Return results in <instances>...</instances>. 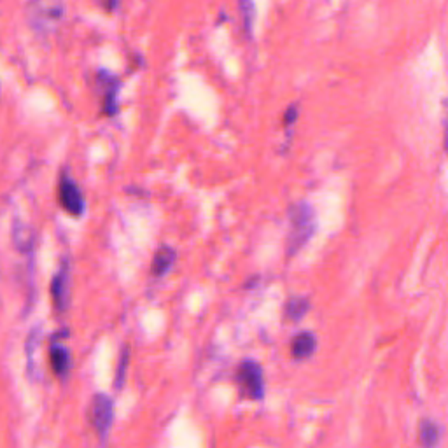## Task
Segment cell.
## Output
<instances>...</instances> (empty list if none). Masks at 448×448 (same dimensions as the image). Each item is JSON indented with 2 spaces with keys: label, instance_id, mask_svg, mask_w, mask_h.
I'll return each instance as SVG.
<instances>
[{
  "label": "cell",
  "instance_id": "1",
  "mask_svg": "<svg viewBox=\"0 0 448 448\" xmlns=\"http://www.w3.org/2000/svg\"><path fill=\"white\" fill-rule=\"evenodd\" d=\"M65 18V0H30L25 6V20L39 35L55 33Z\"/></svg>",
  "mask_w": 448,
  "mask_h": 448
},
{
  "label": "cell",
  "instance_id": "2",
  "mask_svg": "<svg viewBox=\"0 0 448 448\" xmlns=\"http://www.w3.org/2000/svg\"><path fill=\"white\" fill-rule=\"evenodd\" d=\"M315 231V215L308 203H294L289 208V235L287 256H294L305 247Z\"/></svg>",
  "mask_w": 448,
  "mask_h": 448
},
{
  "label": "cell",
  "instance_id": "3",
  "mask_svg": "<svg viewBox=\"0 0 448 448\" xmlns=\"http://www.w3.org/2000/svg\"><path fill=\"white\" fill-rule=\"evenodd\" d=\"M237 382L242 394L252 401H259L264 396V379L263 369L256 361H244L237 369Z\"/></svg>",
  "mask_w": 448,
  "mask_h": 448
},
{
  "label": "cell",
  "instance_id": "4",
  "mask_svg": "<svg viewBox=\"0 0 448 448\" xmlns=\"http://www.w3.org/2000/svg\"><path fill=\"white\" fill-rule=\"evenodd\" d=\"M114 420V403L109 396L95 394L89 403V422L100 439H106Z\"/></svg>",
  "mask_w": 448,
  "mask_h": 448
},
{
  "label": "cell",
  "instance_id": "5",
  "mask_svg": "<svg viewBox=\"0 0 448 448\" xmlns=\"http://www.w3.org/2000/svg\"><path fill=\"white\" fill-rule=\"evenodd\" d=\"M58 198H60V205L65 208V212H69L74 218H81L84 214V196L81 193L79 186L74 179H70L69 175L63 174L60 177V184H58Z\"/></svg>",
  "mask_w": 448,
  "mask_h": 448
},
{
  "label": "cell",
  "instance_id": "6",
  "mask_svg": "<svg viewBox=\"0 0 448 448\" xmlns=\"http://www.w3.org/2000/svg\"><path fill=\"white\" fill-rule=\"evenodd\" d=\"M69 264L63 263L51 280V296H53L55 308L58 312H65L67 303H69Z\"/></svg>",
  "mask_w": 448,
  "mask_h": 448
},
{
  "label": "cell",
  "instance_id": "7",
  "mask_svg": "<svg viewBox=\"0 0 448 448\" xmlns=\"http://www.w3.org/2000/svg\"><path fill=\"white\" fill-rule=\"evenodd\" d=\"M99 84L100 88H102V109H103V114L107 116H116V112H118L119 106H118V100H116V96H118V89H119V83L118 79H116L114 76L109 72H106V70H102V72L99 74Z\"/></svg>",
  "mask_w": 448,
  "mask_h": 448
},
{
  "label": "cell",
  "instance_id": "8",
  "mask_svg": "<svg viewBox=\"0 0 448 448\" xmlns=\"http://www.w3.org/2000/svg\"><path fill=\"white\" fill-rule=\"evenodd\" d=\"M317 349V340L315 336L308 331H303V333L296 335L291 342V356L296 361H303L308 359Z\"/></svg>",
  "mask_w": 448,
  "mask_h": 448
},
{
  "label": "cell",
  "instance_id": "9",
  "mask_svg": "<svg viewBox=\"0 0 448 448\" xmlns=\"http://www.w3.org/2000/svg\"><path fill=\"white\" fill-rule=\"evenodd\" d=\"M175 259H177V252L174 251L168 245H162L152 257L151 263V271L155 277H163L168 271L172 270V267L175 264Z\"/></svg>",
  "mask_w": 448,
  "mask_h": 448
},
{
  "label": "cell",
  "instance_id": "10",
  "mask_svg": "<svg viewBox=\"0 0 448 448\" xmlns=\"http://www.w3.org/2000/svg\"><path fill=\"white\" fill-rule=\"evenodd\" d=\"M442 439V429L435 420L424 419L419 424V443L422 448H438Z\"/></svg>",
  "mask_w": 448,
  "mask_h": 448
},
{
  "label": "cell",
  "instance_id": "11",
  "mask_svg": "<svg viewBox=\"0 0 448 448\" xmlns=\"http://www.w3.org/2000/svg\"><path fill=\"white\" fill-rule=\"evenodd\" d=\"M50 361L56 376H65L70 369V352L60 343H53L50 349Z\"/></svg>",
  "mask_w": 448,
  "mask_h": 448
},
{
  "label": "cell",
  "instance_id": "12",
  "mask_svg": "<svg viewBox=\"0 0 448 448\" xmlns=\"http://www.w3.org/2000/svg\"><path fill=\"white\" fill-rule=\"evenodd\" d=\"M13 242L18 251L32 252L33 244H35V233L27 224L16 223L13 226Z\"/></svg>",
  "mask_w": 448,
  "mask_h": 448
},
{
  "label": "cell",
  "instance_id": "13",
  "mask_svg": "<svg viewBox=\"0 0 448 448\" xmlns=\"http://www.w3.org/2000/svg\"><path fill=\"white\" fill-rule=\"evenodd\" d=\"M310 301L307 298H291L286 303V317L293 323H298L305 317V313L308 312Z\"/></svg>",
  "mask_w": 448,
  "mask_h": 448
},
{
  "label": "cell",
  "instance_id": "14",
  "mask_svg": "<svg viewBox=\"0 0 448 448\" xmlns=\"http://www.w3.org/2000/svg\"><path fill=\"white\" fill-rule=\"evenodd\" d=\"M238 7H240V16L245 33L251 37L254 21H256V4H254V0H238Z\"/></svg>",
  "mask_w": 448,
  "mask_h": 448
},
{
  "label": "cell",
  "instance_id": "15",
  "mask_svg": "<svg viewBox=\"0 0 448 448\" xmlns=\"http://www.w3.org/2000/svg\"><path fill=\"white\" fill-rule=\"evenodd\" d=\"M130 366V347H123L121 356H119L118 368H116V376H114V387L116 389H123V383L126 380V371H128Z\"/></svg>",
  "mask_w": 448,
  "mask_h": 448
},
{
  "label": "cell",
  "instance_id": "16",
  "mask_svg": "<svg viewBox=\"0 0 448 448\" xmlns=\"http://www.w3.org/2000/svg\"><path fill=\"white\" fill-rule=\"evenodd\" d=\"M298 119V106H291L289 109L286 111V114H284V126L286 128H291V126L296 123Z\"/></svg>",
  "mask_w": 448,
  "mask_h": 448
},
{
  "label": "cell",
  "instance_id": "17",
  "mask_svg": "<svg viewBox=\"0 0 448 448\" xmlns=\"http://www.w3.org/2000/svg\"><path fill=\"white\" fill-rule=\"evenodd\" d=\"M118 2L119 0H106V6L109 11H114L116 7H118Z\"/></svg>",
  "mask_w": 448,
  "mask_h": 448
},
{
  "label": "cell",
  "instance_id": "18",
  "mask_svg": "<svg viewBox=\"0 0 448 448\" xmlns=\"http://www.w3.org/2000/svg\"><path fill=\"white\" fill-rule=\"evenodd\" d=\"M445 151L448 152V121H447V128H445Z\"/></svg>",
  "mask_w": 448,
  "mask_h": 448
}]
</instances>
